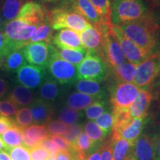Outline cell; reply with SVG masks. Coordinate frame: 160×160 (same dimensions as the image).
<instances>
[{"mask_svg":"<svg viewBox=\"0 0 160 160\" xmlns=\"http://www.w3.org/2000/svg\"><path fill=\"white\" fill-rule=\"evenodd\" d=\"M118 27L127 39L142 49L152 52L157 45L158 25L150 12L141 19Z\"/></svg>","mask_w":160,"mask_h":160,"instance_id":"1","label":"cell"},{"mask_svg":"<svg viewBox=\"0 0 160 160\" xmlns=\"http://www.w3.org/2000/svg\"><path fill=\"white\" fill-rule=\"evenodd\" d=\"M148 13L143 0H114L111 4V22L118 26L141 19Z\"/></svg>","mask_w":160,"mask_h":160,"instance_id":"2","label":"cell"},{"mask_svg":"<svg viewBox=\"0 0 160 160\" xmlns=\"http://www.w3.org/2000/svg\"><path fill=\"white\" fill-rule=\"evenodd\" d=\"M48 19L53 30L67 28L82 32L92 25L82 16L65 7L52 10L48 13Z\"/></svg>","mask_w":160,"mask_h":160,"instance_id":"3","label":"cell"},{"mask_svg":"<svg viewBox=\"0 0 160 160\" xmlns=\"http://www.w3.org/2000/svg\"><path fill=\"white\" fill-rule=\"evenodd\" d=\"M110 69L102 57L95 52L88 51L77 67V79L102 82L108 77Z\"/></svg>","mask_w":160,"mask_h":160,"instance_id":"4","label":"cell"},{"mask_svg":"<svg viewBox=\"0 0 160 160\" xmlns=\"http://www.w3.org/2000/svg\"><path fill=\"white\" fill-rule=\"evenodd\" d=\"M50 79L59 85H69L77 81V67L61 59L51 45V57L46 68Z\"/></svg>","mask_w":160,"mask_h":160,"instance_id":"5","label":"cell"},{"mask_svg":"<svg viewBox=\"0 0 160 160\" xmlns=\"http://www.w3.org/2000/svg\"><path fill=\"white\" fill-rule=\"evenodd\" d=\"M36 28L28 25L17 18L4 24L3 31L11 51L22 49L30 44V39Z\"/></svg>","mask_w":160,"mask_h":160,"instance_id":"6","label":"cell"},{"mask_svg":"<svg viewBox=\"0 0 160 160\" xmlns=\"http://www.w3.org/2000/svg\"><path fill=\"white\" fill-rule=\"evenodd\" d=\"M113 110H129L137 97L139 88L134 84L116 82L108 88Z\"/></svg>","mask_w":160,"mask_h":160,"instance_id":"7","label":"cell"},{"mask_svg":"<svg viewBox=\"0 0 160 160\" xmlns=\"http://www.w3.org/2000/svg\"><path fill=\"white\" fill-rule=\"evenodd\" d=\"M160 74V54L152 53L138 65L133 84L139 89H148Z\"/></svg>","mask_w":160,"mask_h":160,"instance_id":"8","label":"cell"},{"mask_svg":"<svg viewBox=\"0 0 160 160\" xmlns=\"http://www.w3.org/2000/svg\"><path fill=\"white\" fill-rule=\"evenodd\" d=\"M100 56L108 65L109 68L125 62V57L113 33L112 24L108 25L105 30L103 47Z\"/></svg>","mask_w":160,"mask_h":160,"instance_id":"9","label":"cell"},{"mask_svg":"<svg viewBox=\"0 0 160 160\" xmlns=\"http://www.w3.org/2000/svg\"><path fill=\"white\" fill-rule=\"evenodd\" d=\"M51 44L47 42H38L25 45L22 51L26 62L30 65L45 69L51 57Z\"/></svg>","mask_w":160,"mask_h":160,"instance_id":"10","label":"cell"},{"mask_svg":"<svg viewBox=\"0 0 160 160\" xmlns=\"http://www.w3.org/2000/svg\"><path fill=\"white\" fill-rule=\"evenodd\" d=\"M112 28H113V33H114L118 42H119L124 56L131 63L137 65H139L153 53V52L147 51L145 50L142 49L141 48L138 47L134 43L127 39L118 26L112 25Z\"/></svg>","mask_w":160,"mask_h":160,"instance_id":"11","label":"cell"},{"mask_svg":"<svg viewBox=\"0 0 160 160\" xmlns=\"http://www.w3.org/2000/svg\"><path fill=\"white\" fill-rule=\"evenodd\" d=\"M109 25L103 22L97 25H92L88 28L81 32L80 39L83 47L88 51L95 52L100 55L103 47L105 30Z\"/></svg>","mask_w":160,"mask_h":160,"instance_id":"12","label":"cell"},{"mask_svg":"<svg viewBox=\"0 0 160 160\" xmlns=\"http://www.w3.org/2000/svg\"><path fill=\"white\" fill-rule=\"evenodd\" d=\"M17 18L28 25L35 27L49 21L48 12L45 7L33 1L24 3Z\"/></svg>","mask_w":160,"mask_h":160,"instance_id":"13","label":"cell"},{"mask_svg":"<svg viewBox=\"0 0 160 160\" xmlns=\"http://www.w3.org/2000/svg\"><path fill=\"white\" fill-rule=\"evenodd\" d=\"M16 79L20 85L29 89H35L46 79L45 69L25 64L16 72Z\"/></svg>","mask_w":160,"mask_h":160,"instance_id":"14","label":"cell"},{"mask_svg":"<svg viewBox=\"0 0 160 160\" xmlns=\"http://www.w3.org/2000/svg\"><path fill=\"white\" fill-rule=\"evenodd\" d=\"M131 155L135 160H156L155 136L142 133L133 144Z\"/></svg>","mask_w":160,"mask_h":160,"instance_id":"15","label":"cell"},{"mask_svg":"<svg viewBox=\"0 0 160 160\" xmlns=\"http://www.w3.org/2000/svg\"><path fill=\"white\" fill-rule=\"evenodd\" d=\"M62 7L71 9L85 17L91 25H97L102 23V19L96 11L90 0H65ZM104 23V22H103Z\"/></svg>","mask_w":160,"mask_h":160,"instance_id":"16","label":"cell"},{"mask_svg":"<svg viewBox=\"0 0 160 160\" xmlns=\"http://www.w3.org/2000/svg\"><path fill=\"white\" fill-rule=\"evenodd\" d=\"M51 44L56 48L69 49L85 48L79 33L71 29H61L52 37Z\"/></svg>","mask_w":160,"mask_h":160,"instance_id":"17","label":"cell"},{"mask_svg":"<svg viewBox=\"0 0 160 160\" xmlns=\"http://www.w3.org/2000/svg\"><path fill=\"white\" fill-rule=\"evenodd\" d=\"M153 96L148 89H139L135 101L129 108V113L133 119L146 118L148 114Z\"/></svg>","mask_w":160,"mask_h":160,"instance_id":"18","label":"cell"},{"mask_svg":"<svg viewBox=\"0 0 160 160\" xmlns=\"http://www.w3.org/2000/svg\"><path fill=\"white\" fill-rule=\"evenodd\" d=\"M30 111L33 117V123L36 125H46L51 121L54 113L51 104L41 99L33 100Z\"/></svg>","mask_w":160,"mask_h":160,"instance_id":"19","label":"cell"},{"mask_svg":"<svg viewBox=\"0 0 160 160\" xmlns=\"http://www.w3.org/2000/svg\"><path fill=\"white\" fill-rule=\"evenodd\" d=\"M93 150V144L85 132L80 134L75 143L70 145L68 152L73 160H85Z\"/></svg>","mask_w":160,"mask_h":160,"instance_id":"20","label":"cell"},{"mask_svg":"<svg viewBox=\"0 0 160 160\" xmlns=\"http://www.w3.org/2000/svg\"><path fill=\"white\" fill-rule=\"evenodd\" d=\"M145 119L146 118L133 119L131 122L119 131L112 133L111 137L122 138L124 139L128 140L131 143L134 144L136 140L142 134L145 124Z\"/></svg>","mask_w":160,"mask_h":160,"instance_id":"21","label":"cell"},{"mask_svg":"<svg viewBox=\"0 0 160 160\" xmlns=\"http://www.w3.org/2000/svg\"><path fill=\"white\" fill-rule=\"evenodd\" d=\"M8 98L19 107H25L33 102V93L31 90L19 83H15L10 88Z\"/></svg>","mask_w":160,"mask_h":160,"instance_id":"22","label":"cell"},{"mask_svg":"<svg viewBox=\"0 0 160 160\" xmlns=\"http://www.w3.org/2000/svg\"><path fill=\"white\" fill-rule=\"evenodd\" d=\"M25 64L26 60L22 49L13 50L2 58L1 69L6 73H16Z\"/></svg>","mask_w":160,"mask_h":160,"instance_id":"23","label":"cell"},{"mask_svg":"<svg viewBox=\"0 0 160 160\" xmlns=\"http://www.w3.org/2000/svg\"><path fill=\"white\" fill-rule=\"evenodd\" d=\"M76 89L78 92L97 97L99 99H105L106 91L101 82L89 79H80L76 83Z\"/></svg>","mask_w":160,"mask_h":160,"instance_id":"24","label":"cell"},{"mask_svg":"<svg viewBox=\"0 0 160 160\" xmlns=\"http://www.w3.org/2000/svg\"><path fill=\"white\" fill-rule=\"evenodd\" d=\"M137 66L131 62H124L110 68V74L113 75L116 82L131 83L134 79Z\"/></svg>","mask_w":160,"mask_h":160,"instance_id":"25","label":"cell"},{"mask_svg":"<svg viewBox=\"0 0 160 160\" xmlns=\"http://www.w3.org/2000/svg\"><path fill=\"white\" fill-rule=\"evenodd\" d=\"M24 2L25 0H0V13L4 24L17 19Z\"/></svg>","mask_w":160,"mask_h":160,"instance_id":"26","label":"cell"},{"mask_svg":"<svg viewBox=\"0 0 160 160\" xmlns=\"http://www.w3.org/2000/svg\"><path fill=\"white\" fill-rule=\"evenodd\" d=\"M110 142L112 148V160H125L131 155L133 144L122 138L113 137Z\"/></svg>","mask_w":160,"mask_h":160,"instance_id":"27","label":"cell"},{"mask_svg":"<svg viewBox=\"0 0 160 160\" xmlns=\"http://www.w3.org/2000/svg\"><path fill=\"white\" fill-rule=\"evenodd\" d=\"M97 100H100L97 97L85 94V93L74 92L70 94L66 99L67 107L76 111H82L87 108L91 104L95 102Z\"/></svg>","mask_w":160,"mask_h":160,"instance_id":"28","label":"cell"},{"mask_svg":"<svg viewBox=\"0 0 160 160\" xmlns=\"http://www.w3.org/2000/svg\"><path fill=\"white\" fill-rule=\"evenodd\" d=\"M61 94V88L59 87V84L55 82L54 80L46 79L42 84L40 85L39 95L40 99L48 102L55 101L59 95Z\"/></svg>","mask_w":160,"mask_h":160,"instance_id":"29","label":"cell"},{"mask_svg":"<svg viewBox=\"0 0 160 160\" xmlns=\"http://www.w3.org/2000/svg\"><path fill=\"white\" fill-rule=\"evenodd\" d=\"M85 133L88 136L89 139L93 144V150L97 151L100 148L105 142V139L107 136L101 129L98 127L95 122L88 121L84 126Z\"/></svg>","mask_w":160,"mask_h":160,"instance_id":"30","label":"cell"},{"mask_svg":"<svg viewBox=\"0 0 160 160\" xmlns=\"http://www.w3.org/2000/svg\"><path fill=\"white\" fill-rule=\"evenodd\" d=\"M54 48L56 53L61 59L75 66L79 65L83 61L88 53V51L85 48H56L55 46Z\"/></svg>","mask_w":160,"mask_h":160,"instance_id":"31","label":"cell"},{"mask_svg":"<svg viewBox=\"0 0 160 160\" xmlns=\"http://www.w3.org/2000/svg\"><path fill=\"white\" fill-rule=\"evenodd\" d=\"M2 139L8 150L11 148L22 145V128L17 126V124H14L3 133L2 136Z\"/></svg>","mask_w":160,"mask_h":160,"instance_id":"32","label":"cell"},{"mask_svg":"<svg viewBox=\"0 0 160 160\" xmlns=\"http://www.w3.org/2000/svg\"><path fill=\"white\" fill-rule=\"evenodd\" d=\"M53 36V29L50 25L49 21L45 22L36 28L34 32L30 39V43L38 42H47L51 43Z\"/></svg>","mask_w":160,"mask_h":160,"instance_id":"33","label":"cell"},{"mask_svg":"<svg viewBox=\"0 0 160 160\" xmlns=\"http://www.w3.org/2000/svg\"><path fill=\"white\" fill-rule=\"evenodd\" d=\"M82 117V113L68 107H63L58 112V119L67 126L77 124Z\"/></svg>","mask_w":160,"mask_h":160,"instance_id":"34","label":"cell"},{"mask_svg":"<svg viewBox=\"0 0 160 160\" xmlns=\"http://www.w3.org/2000/svg\"><path fill=\"white\" fill-rule=\"evenodd\" d=\"M22 131L28 139L37 143H39L42 140L49 137L45 125H30L22 128Z\"/></svg>","mask_w":160,"mask_h":160,"instance_id":"35","label":"cell"},{"mask_svg":"<svg viewBox=\"0 0 160 160\" xmlns=\"http://www.w3.org/2000/svg\"><path fill=\"white\" fill-rule=\"evenodd\" d=\"M105 24H111V5L109 0H90Z\"/></svg>","mask_w":160,"mask_h":160,"instance_id":"36","label":"cell"},{"mask_svg":"<svg viewBox=\"0 0 160 160\" xmlns=\"http://www.w3.org/2000/svg\"><path fill=\"white\" fill-rule=\"evenodd\" d=\"M95 123L98 127L102 131L106 136L112 133L113 124H114V117L113 111H105L101 116L96 119Z\"/></svg>","mask_w":160,"mask_h":160,"instance_id":"37","label":"cell"},{"mask_svg":"<svg viewBox=\"0 0 160 160\" xmlns=\"http://www.w3.org/2000/svg\"><path fill=\"white\" fill-rule=\"evenodd\" d=\"M106 109H107V102L105 100H97L95 102L88 106L87 108H85V116L90 121H93L102 114Z\"/></svg>","mask_w":160,"mask_h":160,"instance_id":"38","label":"cell"},{"mask_svg":"<svg viewBox=\"0 0 160 160\" xmlns=\"http://www.w3.org/2000/svg\"><path fill=\"white\" fill-rule=\"evenodd\" d=\"M14 122L17 126L21 128L28 127L33 123V117L28 108H21L15 114Z\"/></svg>","mask_w":160,"mask_h":160,"instance_id":"39","label":"cell"},{"mask_svg":"<svg viewBox=\"0 0 160 160\" xmlns=\"http://www.w3.org/2000/svg\"><path fill=\"white\" fill-rule=\"evenodd\" d=\"M45 127L49 137L64 135L68 130V126L57 119L51 120L46 124Z\"/></svg>","mask_w":160,"mask_h":160,"instance_id":"40","label":"cell"},{"mask_svg":"<svg viewBox=\"0 0 160 160\" xmlns=\"http://www.w3.org/2000/svg\"><path fill=\"white\" fill-rule=\"evenodd\" d=\"M17 106L8 98L0 100V116L11 118L15 116L17 112Z\"/></svg>","mask_w":160,"mask_h":160,"instance_id":"41","label":"cell"},{"mask_svg":"<svg viewBox=\"0 0 160 160\" xmlns=\"http://www.w3.org/2000/svg\"><path fill=\"white\" fill-rule=\"evenodd\" d=\"M7 151L11 160H31L29 150L24 146L19 145L11 148Z\"/></svg>","mask_w":160,"mask_h":160,"instance_id":"42","label":"cell"},{"mask_svg":"<svg viewBox=\"0 0 160 160\" xmlns=\"http://www.w3.org/2000/svg\"><path fill=\"white\" fill-rule=\"evenodd\" d=\"M82 133V126L75 124V125L68 126L67 131L65 132L62 137L69 145H73L76 142Z\"/></svg>","mask_w":160,"mask_h":160,"instance_id":"43","label":"cell"},{"mask_svg":"<svg viewBox=\"0 0 160 160\" xmlns=\"http://www.w3.org/2000/svg\"><path fill=\"white\" fill-rule=\"evenodd\" d=\"M31 160H47L50 153L41 146L37 145L29 150Z\"/></svg>","mask_w":160,"mask_h":160,"instance_id":"44","label":"cell"},{"mask_svg":"<svg viewBox=\"0 0 160 160\" xmlns=\"http://www.w3.org/2000/svg\"><path fill=\"white\" fill-rule=\"evenodd\" d=\"M39 145L45 148L46 151L50 152L51 153H57L60 151L57 144L53 141V139L50 137L42 140L39 143Z\"/></svg>","mask_w":160,"mask_h":160,"instance_id":"45","label":"cell"},{"mask_svg":"<svg viewBox=\"0 0 160 160\" xmlns=\"http://www.w3.org/2000/svg\"><path fill=\"white\" fill-rule=\"evenodd\" d=\"M11 51L7 39L4 33L2 27L0 28V57H3Z\"/></svg>","mask_w":160,"mask_h":160,"instance_id":"46","label":"cell"},{"mask_svg":"<svg viewBox=\"0 0 160 160\" xmlns=\"http://www.w3.org/2000/svg\"><path fill=\"white\" fill-rule=\"evenodd\" d=\"M100 160H112V148L110 140L102 146Z\"/></svg>","mask_w":160,"mask_h":160,"instance_id":"47","label":"cell"},{"mask_svg":"<svg viewBox=\"0 0 160 160\" xmlns=\"http://www.w3.org/2000/svg\"><path fill=\"white\" fill-rule=\"evenodd\" d=\"M14 124L16 123L13 119L0 116V135H2L7 130H8Z\"/></svg>","mask_w":160,"mask_h":160,"instance_id":"48","label":"cell"},{"mask_svg":"<svg viewBox=\"0 0 160 160\" xmlns=\"http://www.w3.org/2000/svg\"><path fill=\"white\" fill-rule=\"evenodd\" d=\"M50 137L57 144L60 151H68L70 145L67 142V141L63 137H60V136H51Z\"/></svg>","mask_w":160,"mask_h":160,"instance_id":"49","label":"cell"},{"mask_svg":"<svg viewBox=\"0 0 160 160\" xmlns=\"http://www.w3.org/2000/svg\"><path fill=\"white\" fill-rule=\"evenodd\" d=\"M10 90L8 81L3 76L0 75V100L8 93Z\"/></svg>","mask_w":160,"mask_h":160,"instance_id":"50","label":"cell"},{"mask_svg":"<svg viewBox=\"0 0 160 160\" xmlns=\"http://www.w3.org/2000/svg\"><path fill=\"white\" fill-rule=\"evenodd\" d=\"M56 160H73L68 151H59L57 154Z\"/></svg>","mask_w":160,"mask_h":160,"instance_id":"51","label":"cell"},{"mask_svg":"<svg viewBox=\"0 0 160 160\" xmlns=\"http://www.w3.org/2000/svg\"><path fill=\"white\" fill-rule=\"evenodd\" d=\"M156 141V160H160V131L155 136Z\"/></svg>","mask_w":160,"mask_h":160,"instance_id":"52","label":"cell"},{"mask_svg":"<svg viewBox=\"0 0 160 160\" xmlns=\"http://www.w3.org/2000/svg\"><path fill=\"white\" fill-rule=\"evenodd\" d=\"M101 148L99 149H97L96 151L93 152L92 153H91L88 157L86 158L85 160H100V156H101Z\"/></svg>","mask_w":160,"mask_h":160,"instance_id":"53","label":"cell"},{"mask_svg":"<svg viewBox=\"0 0 160 160\" xmlns=\"http://www.w3.org/2000/svg\"><path fill=\"white\" fill-rule=\"evenodd\" d=\"M0 160H11L8 153L5 151H0Z\"/></svg>","mask_w":160,"mask_h":160,"instance_id":"54","label":"cell"},{"mask_svg":"<svg viewBox=\"0 0 160 160\" xmlns=\"http://www.w3.org/2000/svg\"><path fill=\"white\" fill-rule=\"evenodd\" d=\"M0 151H8L7 147H6L5 144H4L2 139L1 138H0Z\"/></svg>","mask_w":160,"mask_h":160,"instance_id":"55","label":"cell"},{"mask_svg":"<svg viewBox=\"0 0 160 160\" xmlns=\"http://www.w3.org/2000/svg\"><path fill=\"white\" fill-rule=\"evenodd\" d=\"M4 25V22H3V20L1 16V13H0V28H2Z\"/></svg>","mask_w":160,"mask_h":160,"instance_id":"56","label":"cell"},{"mask_svg":"<svg viewBox=\"0 0 160 160\" xmlns=\"http://www.w3.org/2000/svg\"><path fill=\"white\" fill-rule=\"evenodd\" d=\"M125 160H135V159H134V158H133V157L131 155H131H129L128 157L126 158Z\"/></svg>","mask_w":160,"mask_h":160,"instance_id":"57","label":"cell"},{"mask_svg":"<svg viewBox=\"0 0 160 160\" xmlns=\"http://www.w3.org/2000/svg\"><path fill=\"white\" fill-rule=\"evenodd\" d=\"M46 2H57V1H62V2L65 0H45Z\"/></svg>","mask_w":160,"mask_h":160,"instance_id":"58","label":"cell"},{"mask_svg":"<svg viewBox=\"0 0 160 160\" xmlns=\"http://www.w3.org/2000/svg\"><path fill=\"white\" fill-rule=\"evenodd\" d=\"M151 2H159L160 0H151Z\"/></svg>","mask_w":160,"mask_h":160,"instance_id":"59","label":"cell"},{"mask_svg":"<svg viewBox=\"0 0 160 160\" xmlns=\"http://www.w3.org/2000/svg\"><path fill=\"white\" fill-rule=\"evenodd\" d=\"M2 57H0V68H1V63H2Z\"/></svg>","mask_w":160,"mask_h":160,"instance_id":"60","label":"cell"}]
</instances>
